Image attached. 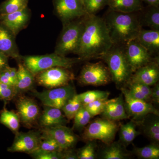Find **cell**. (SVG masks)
<instances>
[{
  "label": "cell",
  "instance_id": "cell-36",
  "mask_svg": "<svg viewBox=\"0 0 159 159\" xmlns=\"http://www.w3.org/2000/svg\"><path fill=\"white\" fill-rule=\"evenodd\" d=\"M37 149L47 151H62L54 139L42 134H41L40 141Z\"/></svg>",
  "mask_w": 159,
  "mask_h": 159
},
{
  "label": "cell",
  "instance_id": "cell-7",
  "mask_svg": "<svg viewBox=\"0 0 159 159\" xmlns=\"http://www.w3.org/2000/svg\"><path fill=\"white\" fill-rule=\"evenodd\" d=\"M78 82L84 85H105L112 80L107 66L102 61L88 62L83 66L78 77Z\"/></svg>",
  "mask_w": 159,
  "mask_h": 159
},
{
  "label": "cell",
  "instance_id": "cell-46",
  "mask_svg": "<svg viewBox=\"0 0 159 159\" xmlns=\"http://www.w3.org/2000/svg\"><path fill=\"white\" fill-rule=\"evenodd\" d=\"M142 2H145L148 6L159 7V0H142Z\"/></svg>",
  "mask_w": 159,
  "mask_h": 159
},
{
  "label": "cell",
  "instance_id": "cell-42",
  "mask_svg": "<svg viewBox=\"0 0 159 159\" xmlns=\"http://www.w3.org/2000/svg\"><path fill=\"white\" fill-rule=\"evenodd\" d=\"M153 88L152 89L151 100L156 105H159V84L157 83Z\"/></svg>",
  "mask_w": 159,
  "mask_h": 159
},
{
  "label": "cell",
  "instance_id": "cell-33",
  "mask_svg": "<svg viewBox=\"0 0 159 159\" xmlns=\"http://www.w3.org/2000/svg\"><path fill=\"white\" fill-rule=\"evenodd\" d=\"M109 95V92L100 90L89 91L78 94L82 105H86L96 100L107 99Z\"/></svg>",
  "mask_w": 159,
  "mask_h": 159
},
{
  "label": "cell",
  "instance_id": "cell-20",
  "mask_svg": "<svg viewBox=\"0 0 159 159\" xmlns=\"http://www.w3.org/2000/svg\"><path fill=\"white\" fill-rule=\"evenodd\" d=\"M0 51L8 57L20 60L21 55L15 41V36L0 24Z\"/></svg>",
  "mask_w": 159,
  "mask_h": 159
},
{
  "label": "cell",
  "instance_id": "cell-35",
  "mask_svg": "<svg viewBox=\"0 0 159 159\" xmlns=\"http://www.w3.org/2000/svg\"><path fill=\"white\" fill-rule=\"evenodd\" d=\"M108 0H83L87 14L96 15L107 5Z\"/></svg>",
  "mask_w": 159,
  "mask_h": 159
},
{
  "label": "cell",
  "instance_id": "cell-14",
  "mask_svg": "<svg viewBox=\"0 0 159 159\" xmlns=\"http://www.w3.org/2000/svg\"><path fill=\"white\" fill-rule=\"evenodd\" d=\"M126 58L133 73L138 69L150 62L153 57L135 39H132L125 44Z\"/></svg>",
  "mask_w": 159,
  "mask_h": 159
},
{
  "label": "cell",
  "instance_id": "cell-11",
  "mask_svg": "<svg viewBox=\"0 0 159 159\" xmlns=\"http://www.w3.org/2000/svg\"><path fill=\"white\" fill-rule=\"evenodd\" d=\"M120 89L124 97L125 111L129 118L132 117L134 120H139L145 118L148 115L159 116L158 111L152 104L131 97L125 87Z\"/></svg>",
  "mask_w": 159,
  "mask_h": 159
},
{
  "label": "cell",
  "instance_id": "cell-45",
  "mask_svg": "<svg viewBox=\"0 0 159 159\" xmlns=\"http://www.w3.org/2000/svg\"><path fill=\"white\" fill-rule=\"evenodd\" d=\"M0 82L8 85L14 86L15 85V83L13 82L12 80L1 72H0Z\"/></svg>",
  "mask_w": 159,
  "mask_h": 159
},
{
  "label": "cell",
  "instance_id": "cell-47",
  "mask_svg": "<svg viewBox=\"0 0 159 159\" xmlns=\"http://www.w3.org/2000/svg\"><path fill=\"white\" fill-rule=\"evenodd\" d=\"M81 1H83V0H81Z\"/></svg>",
  "mask_w": 159,
  "mask_h": 159
},
{
  "label": "cell",
  "instance_id": "cell-21",
  "mask_svg": "<svg viewBox=\"0 0 159 159\" xmlns=\"http://www.w3.org/2000/svg\"><path fill=\"white\" fill-rule=\"evenodd\" d=\"M136 39L152 56H158L159 30L142 29Z\"/></svg>",
  "mask_w": 159,
  "mask_h": 159
},
{
  "label": "cell",
  "instance_id": "cell-29",
  "mask_svg": "<svg viewBox=\"0 0 159 159\" xmlns=\"http://www.w3.org/2000/svg\"><path fill=\"white\" fill-rule=\"evenodd\" d=\"M29 0H6L0 5V15L9 14L25 9Z\"/></svg>",
  "mask_w": 159,
  "mask_h": 159
},
{
  "label": "cell",
  "instance_id": "cell-24",
  "mask_svg": "<svg viewBox=\"0 0 159 159\" xmlns=\"http://www.w3.org/2000/svg\"><path fill=\"white\" fill-rule=\"evenodd\" d=\"M107 6L111 10L125 13L137 12L144 7L142 0H108Z\"/></svg>",
  "mask_w": 159,
  "mask_h": 159
},
{
  "label": "cell",
  "instance_id": "cell-1",
  "mask_svg": "<svg viewBox=\"0 0 159 159\" xmlns=\"http://www.w3.org/2000/svg\"><path fill=\"white\" fill-rule=\"evenodd\" d=\"M113 44L104 19L96 15H87L74 54L82 61L99 59Z\"/></svg>",
  "mask_w": 159,
  "mask_h": 159
},
{
  "label": "cell",
  "instance_id": "cell-5",
  "mask_svg": "<svg viewBox=\"0 0 159 159\" xmlns=\"http://www.w3.org/2000/svg\"><path fill=\"white\" fill-rule=\"evenodd\" d=\"M85 16L63 25L54 53L64 56L71 53L75 54L82 33Z\"/></svg>",
  "mask_w": 159,
  "mask_h": 159
},
{
  "label": "cell",
  "instance_id": "cell-27",
  "mask_svg": "<svg viewBox=\"0 0 159 159\" xmlns=\"http://www.w3.org/2000/svg\"><path fill=\"white\" fill-rule=\"evenodd\" d=\"M119 142H112L107 145L101 152V157L103 159H124L127 158L128 154L125 153Z\"/></svg>",
  "mask_w": 159,
  "mask_h": 159
},
{
  "label": "cell",
  "instance_id": "cell-22",
  "mask_svg": "<svg viewBox=\"0 0 159 159\" xmlns=\"http://www.w3.org/2000/svg\"><path fill=\"white\" fill-rule=\"evenodd\" d=\"M137 13L141 27L159 30V7L147 6Z\"/></svg>",
  "mask_w": 159,
  "mask_h": 159
},
{
  "label": "cell",
  "instance_id": "cell-37",
  "mask_svg": "<svg viewBox=\"0 0 159 159\" xmlns=\"http://www.w3.org/2000/svg\"><path fill=\"white\" fill-rule=\"evenodd\" d=\"M95 140L88 141L86 145L77 152L78 159H94L96 158Z\"/></svg>",
  "mask_w": 159,
  "mask_h": 159
},
{
  "label": "cell",
  "instance_id": "cell-15",
  "mask_svg": "<svg viewBox=\"0 0 159 159\" xmlns=\"http://www.w3.org/2000/svg\"><path fill=\"white\" fill-rule=\"evenodd\" d=\"M16 106L20 122L26 127L30 128L38 120L40 112L34 99L20 96L16 100Z\"/></svg>",
  "mask_w": 159,
  "mask_h": 159
},
{
  "label": "cell",
  "instance_id": "cell-23",
  "mask_svg": "<svg viewBox=\"0 0 159 159\" xmlns=\"http://www.w3.org/2000/svg\"><path fill=\"white\" fill-rule=\"evenodd\" d=\"M35 81V76L24 65L19 64L17 80L15 85L17 95L32 89Z\"/></svg>",
  "mask_w": 159,
  "mask_h": 159
},
{
  "label": "cell",
  "instance_id": "cell-28",
  "mask_svg": "<svg viewBox=\"0 0 159 159\" xmlns=\"http://www.w3.org/2000/svg\"><path fill=\"white\" fill-rule=\"evenodd\" d=\"M135 123L131 120L126 124H122L120 127L119 138L121 144L124 146L130 144L136 138L139 132L136 128Z\"/></svg>",
  "mask_w": 159,
  "mask_h": 159
},
{
  "label": "cell",
  "instance_id": "cell-31",
  "mask_svg": "<svg viewBox=\"0 0 159 159\" xmlns=\"http://www.w3.org/2000/svg\"><path fill=\"white\" fill-rule=\"evenodd\" d=\"M92 118L93 117L88 111L84 106L82 105L74 117L73 128L75 130L79 131L82 130L89 123Z\"/></svg>",
  "mask_w": 159,
  "mask_h": 159
},
{
  "label": "cell",
  "instance_id": "cell-19",
  "mask_svg": "<svg viewBox=\"0 0 159 159\" xmlns=\"http://www.w3.org/2000/svg\"><path fill=\"white\" fill-rule=\"evenodd\" d=\"M39 122L42 128L66 125L68 120L59 108L44 106V110L40 115Z\"/></svg>",
  "mask_w": 159,
  "mask_h": 159
},
{
  "label": "cell",
  "instance_id": "cell-34",
  "mask_svg": "<svg viewBox=\"0 0 159 159\" xmlns=\"http://www.w3.org/2000/svg\"><path fill=\"white\" fill-rule=\"evenodd\" d=\"M144 132L155 143L159 142V120L158 116L154 115L150 121L145 124Z\"/></svg>",
  "mask_w": 159,
  "mask_h": 159
},
{
  "label": "cell",
  "instance_id": "cell-4",
  "mask_svg": "<svg viewBox=\"0 0 159 159\" xmlns=\"http://www.w3.org/2000/svg\"><path fill=\"white\" fill-rule=\"evenodd\" d=\"M20 60H22L24 66L34 76L42 71L55 67L69 69L77 63L82 61L78 57L70 58L54 52L42 55L21 56Z\"/></svg>",
  "mask_w": 159,
  "mask_h": 159
},
{
  "label": "cell",
  "instance_id": "cell-25",
  "mask_svg": "<svg viewBox=\"0 0 159 159\" xmlns=\"http://www.w3.org/2000/svg\"><path fill=\"white\" fill-rule=\"evenodd\" d=\"M129 95L135 99L148 102L151 100L152 89L150 86L140 83L129 82L126 86Z\"/></svg>",
  "mask_w": 159,
  "mask_h": 159
},
{
  "label": "cell",
  "instance_id": "cell-10",
  "mask_svg": "<svg viewBox=\"0 0 159 159\" xmlns=\"http://www.w3.org/2000/svg\"><path fill=\"white\" fill-rule=\"evenodd\" d=\"M53 4L63 25L87 15L81 0H53Z\"/></svg>",
  "mask_w": 159,
  "mask_h": 159
},
{
  "label": "cell",
  "instance_id": "cell-40",
  "mask_svg": "<svg viewBox=\"0 0 159 159\" xmlns=\"http://www.w3.org/2000/svg\"><path fill=\"white\" fill-rule=\"evenodd\" d=\"M17 95L14 86L8 85L0 82V99L10 101Z\"/></svg>",
  "mask_w": 159,
  "mask_h": 159
},
{
  "label": "cell",
  "instance_id": "cell-32",
  "mask_svg": "<svg viewBox=\"0 0 159 159\" xmlns=\"http://www.w3.org/2000/svg\"><path fill=\"white\" fill-rule=\"evenodd\" d=\"M134 152L140 159H159V147L156 143L151 144L142 148H135Z\"/></svg>",
  "mask_w": 159,
  "mask_h": 159
},
{
  "label": "cell",
  "instance_id": "cell-8",
  "mask_svg": "<svg viewBox=\"0 0 159 159\" xmlns=\"http://www.w3.org/2000/svg\"><path fill=\"white\" fill-rule=\"evenodd\" d=\"M32 95L38 98L45 106L61 109L66 102L76 94L75 88L71 84L38 92L33 90Z\"/></svg>",
  "mask_w": 159,
  "mask_h": 159
},
{
  "label": "cell",
  "instance_id": "cell-43",
  "mask_svg": "<svg viewBox=\"0 0 159 159\" xmlns=\"http://www.w3.org/2000/svg\"><path fill=\"white\" fill-rule=\"evenodd\" d=\"M9 66V57L0 51V72Z\"/></svg>",
  "mask_w": 159,
  "mask_h": 159
},
{
  "label": "cell",
  "instance_id": "cell-41",
  "mask_svg": "<svg viewBox=\"0 0 159 159\" xmlns=\"http://www.w3.org/2000/svg\"><path fill=\"white\" fill-rule=\"evenodd\" d=\"M1 72L12 80L16 84L17 80V69L10 67L9 66Z\"/></svg>",
  "mask_w": 159,
  "mask_h": 159
},
{
  "label": "cell",
  "instance_id": "cell-30",
  "mask_svg": "<svg viewBox=\"0 0 159 159\" xmlns=\"http://www.w3.org/2000/svg\"><path fill=\"white\" fill-rule=\"evenodd\" d=\"M82 105L78 94H76L66 102L61 110L64 113L67 119L71 120L74 119Z\"/></svg>",
  "mask_w": 159,
  "mask_h": 159
},
{
  "label": "cell",
  "instance_id": "cell-26",
  "mask_svg": "<svg viewBox=\"0 0 159 159\" xmlns=\"http://www.w3.org/2000/svg\"><path fill=\"white\" fill-rule=\"evenodd\" d=\"M20 120L17 113L4 108L0 113V123L9 128L13 133L19 132Z\"/></svg>",
  "mask_w": 159,
  "mask_h": 159
},
{
  "label": "cell",
  "instance_id": "cell-18",
  "mask_svg": "<svg viewBox=\"0 0 159 159\" xmlns=\"http://www.w3.org/2000/svg\"><path fill=\"white\" fill-rule=\"evenodd\" d=\"M101 114L103 118L114 122L128 118L123 94L117 98L109 99Z\"/></svg>",
  "mask_w": 159,
  "mask_h": 159
},
{
  "label": "cell",
  "instance_id": "cell-3",
  "mask_svg": "<svg viewBox=\"0 0 159 159\" xmlns=\"http://www.w3.org/2000/svg\"><path fill=\"white\" fill-rule=\"evenodd\" d=\"M125 46L113 44L110 49L99 58L107 65L112 80L119 89L127 85L133 74L126 58Z\"/></svg>",
  "mask_w": 159,
  "mask_h": 159
},
{
  "label": "cell",
  "instance_id": "cell-9",
  "mask_svg": "<svg viewBox=\"0 0 159 159\" xmlns=\"http://www.w3.org/2000/svg\"><path fill=\"white\" fill-rule=\"evenodd\" d=\"M39 85L53 89L69 84L74 79V75L69 69L55 67L40 72L35 76Z\"/></svg>",
  "mask_w": 159,
  "mask_h": 159
},
{
  "label": "cell",
  "instance_id": "cell-16",
  "mask_svg": "<svg viewBox=\"0 0 159 159\" xmlns=\"http://www.w3.org/2000/svg\"><path fill=\"white\" fill-rule=\"evenodd\" d=\"M31 12L28 7L9 14L0 15L1 24L15 36L26 28L30 20Z\"/></svg>",
  "mask_w": 159,
  "mask_h": 159
},
{
  "label": "cell",
  "instance_id": "cell-2",
  "mask_svg": "<svg viewBox=\"0 0 159 159\" xmlns=\"http://www.w3.org/2000/svg\"><path fill=\"white\" fill-rule=\"evenodd\" d=\"M113 43L125 45L137 38L142 29L137 12L125 13L109 9L104 18Z\"/></svg>",
  "mask_w": 159,
  "mask_h": 159
},
{
  "label": "cell",
  "instance_id": "cell-44",
  "mask_svg": "<svg viewBox=\"0 0 159 159\" xmlns=\"http://www.w3.org/2000/svg\"><path fill=\"white\" fill-rule=\"evenodd\" d=\"M62 159H78L77 153L72 149L62 151Z\"/></svg>",
  "mask_w": 159,
  "mask_h": 159
},
{
  "label": "cell",
  "instance_id": "cell-38",
  "mask_svg": "<svg viewBox=\"0 0 159 159\" xmlns=\"http://www.w3.org/2000/svg\"><path fill=\"white\" fill-rule=\"evenodd\" d=\"M109 99H100L83 105L93 117L102 113Z\"/></svg>",
  "mask_w": 159,
  "mask_h": 159
},
{
  "label": "cell",
  "instance_id": "cell-13",
  "mask_svg": "<svg viewBox=\"0 0 159 159\" xmlns=\"http://www.w3.org/2000/svg\"><path fill=\"white\" fill-rule=\"evenodd\" d=\"M15 134L14 141L11 146L8 148V152H25L30 154L38 148L41 137L40 131L18 132Z\"/></svg>",
  "mask_w": 159,
  "mask_h": 159
},
{
  "label": "cell",
  "instance_id": "cell-12",
  "mask_svg": "<svg viewBox=\"0 0 159 159\" xmlns=\"http://www.w3.org/2000/svg\"><path fill=\"white\" fill-rule=\"evenodd\" d=\"M40 131L41 134L54 139L62 151L72 149L79 140V137L74 133L73 129L65 125L42 128Z\"/></svg>",
  "mask_w": 159,
  "mask_h": 159
},
{
  "label": "cell",
  "instance_id": "cell-17",
  "mask_svg": "<svg viewBox=\"0 0 159 159\" xmlns=\"http://www.w3.org/2000/svg\"><path fill=\"white\" fill-rule=\"evenodd\" d=\"M159 57H154L150 62L134 72L129 82L140 83L151 86L158 82Z\"/></svg>",
  "mask_w": 159,
  "mask_h": 159
},
{
  "label": "cell",
  "instance_id": "cell-39",
  "mask_svg": "<svg viewBox=\"0 0 159 159\" xmlns=\"http://www.w3.org/2000/svg\"><path fill=\"white\" fill-rule=\"evenodd\" d=\"M30 154L36 159H62V151H47L37 149Z\"/></svg>",
  "mask_w": 159,
  "mask_h": 159
},
{
  "label": "cell",
  "instance_id": "cell-6",
  "mask_svg": "<svg viewBox=\"0 0 159 159\" xmlns=\"http://www.w3.org/2000/svg\"><path fill=\"white\" fill-rule=\"evenodd\" d=\"M84 129L82 134L84 140H98L108 145L113 142L118 126L114 121L103 118L96 119Z\"/></svg>",
  "mask_w": 159,
  "mask_h": 159
}]
</instances>
